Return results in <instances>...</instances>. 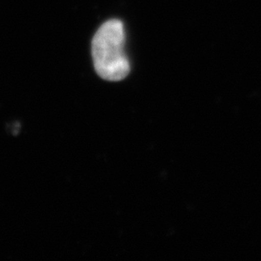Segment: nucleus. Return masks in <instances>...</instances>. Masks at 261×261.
Masks as SVG:
<instances>
[{
	"label": "nucleus",
	"mask_w": 261,
	"mask_h": 261,
	"mask_svg": "<svg viewBox=\"0 0 261 261\" xmlns=\"http://www.w3.org/2000/svg\"><path fill=\"white\" fill-rule=\"evenodd\" d=\"M124 46L125 32L121 20H108L97 30L92 39L91 54L94 67L101 79L119 82L129 74L130 64Z\"/></svg>",
	"instance_id": "f257e3e1"
}]
</instances>
